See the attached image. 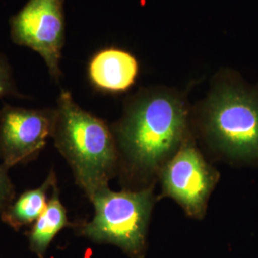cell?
Listing matches in <instances>:
<instances>
[{
  "instance_id": "cell-1",
  "label": "cell",
  "mask_w": 258,
  "mask_h": 258,
  "mask_svg": "<svg viewBox=\"0 0 258 258\" xmlns=\"http://www.w3.org/2000/svg\"><path fill=\"white\" fill-rule=\"evenodd\" d=\"M115 136L130 174L142 181L159 176L188 136L184 102L168 93L147 95L129 107Z\"/></svg>"
},
{
  "instance_id": "cell-2",
  "label": "cell",
  "mask_w": 258,
  "mask_h": 258,
  "mask_svg": "<svg viewBox=\"0 0 258 258\" xmlns=\"http://www.w3.org/2000/svg\"><path fill=\"white\" fill-rule=\"evenodd\" d=\"M53 137L89 198L108 186L120 156L116 139L105 122L83 110L69 92L58 98Z\"/></svg>"
},
{
  "instance_id": "cell-3",
  "label": "cell",
  "mask_w": 258,
  "mask_h": 258,
  "mask_svg": "<svg viewBox=\"0 0 258 258\" xmlns=\"http://www.w3.org/2000/svg\"><path fill=\"white\" fill-rule=\"evenodd\" d=\"M204 127L224 155L258 164V92L241 85H223L207 102Z\"/></svg>"
},
{
  "instance_id": "cell-4",
  "label": "cell",
  "mask_w": 258,
  "mask_h": 258,
  "mask_svg": "<svg viewBox=\"0 0 258 258\" xmlns=\"http://www.w3.org/2000/svg\"><path fill=\"white\" fill-rule=\"evenodd\" d=\"M90 200L95 207V216L82 227L83 236L97 243L113 244L132 257H143L154 203L152 186L120 192L106 186Z\"/></svg>"
},
{
  "instance_id": "cell-5",
  "label": "cell",
  "mask_w": 258,
  "mask_h": 258,
  "mask_svg": "<svg viewBox=\"0 0 258 258\" xmlns=\"http://www.w3.org/2000/svg\"><path fill=\"white\" fill-rule=\"evenodd\" d=\"M159 176L163 196L174 199L187 215L203 217L219 174L206 162L188 136Z\"/></svg>"
},
{
  "instance_id": "cell-6",
  "label": "cell",
  "mask_w": 258,
  "mask_h": 258,
  "mask_svg": "<svg viewBox=\"0 0 258 258\" xmlns=\"http://www.w3.org/2000/svg\"><path fill=\"white\" fill-rule=\"evenodd\" d=\"M10 24L13 40L41 55L51 76L58 79L64 41L63 0H29Z\"/></svg>"
},
{
  "instance_id": "cell-7",
  "label": "cell",
  "mask_w": 258,
  "mask_h": 258,
  "mask_svg": "<svg viewBox=\"0 0 258 258\" xmlns=\"http://www.w3.org/2000/svg\"><path fill=\"white\" fill-rule=\"evenodd\" d=\"M55 110L4 106L0 111V160L7 168L30 162L53 136Z\"/></svg>"
},
{
  "instance_id": "cell-8",
  "label": "cell",
  "mask_w": 258,
  "mask_h": 258,
  "mask_svg": "<svg viewBox=\"0 0 258 258\" xmlns=\"http://www.w3.org/2000/svg\"><path fill=\"white\" fill-rule=\"evenodd\" d=\"M138 73L135 57L118 49H107L95 55L89 64L92 83L105 91L119 92L129 88Z\"/></svg>"
},
{
  "instance_id": "cell-9",
  "label": "cell",
  "mask_w": 258,
  "mask_h": 258,
  "mask_svg": "<svg viewBox=\"0 0 258 258\" xmlns=\"http://www.w3.org/2000/svg\"><path fill=\"white\" fill-rule=\"evenodd\" d=\"M55 184L54 194L48 202L45 212L35 222L28 235L30 249L37 258H45L47 249L55 235L63 228L71 225L68 221L66 210L59 200Z\"/></svg>"
},
{
  "instance_id": "cell-10",
  "label": "cell",
  "mask_w": 258,
  "mask_h": 258,
  "mask_svg": "<svg viewBox=\"0 0 258 258\" xmlns=\"http://www.w3.org/2000/svg\"><path fill=\"white\" fill-rule=\"evenodd\" d=\"M55 184V172L52 170L41 186L25 191L2 212V221L16 230L37 221L46 210L47 192Z\"/></svg>"
},
{
  "instance_id": "cell-11",
  "label": "cell",
  "mask_w": 258,
  "mask_h": 258,
  "mask_svg": "<svg viewBox=\"0 0 258 258\" xmlns=\"http://www.w3.org/2000/svg\"><path fill=\"white\" fill-rule=\"evenodd\" d=\"M7 167L0 165V213L11 205L15 189L7 173Z\"/></svg>"
},
{
  "instance_id": "cell-12",
  "label": "cell",
  "mask_w": 258,
  "mask_h": 258,
  "mask_svg": "<svg viewBox=\"0 0 258 258\" xmlns=\"http://www.w3.org/2000/svg\"><path fill=\"white\" fill-rule=\"evenodd\" d=\"M14 92L13 82L6 62L0 57V99Z\"/></svg>"
}]
</instances>
